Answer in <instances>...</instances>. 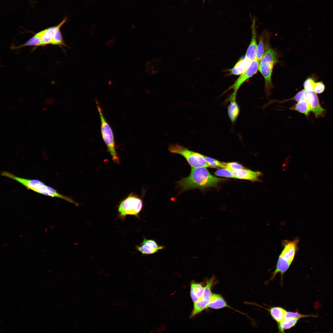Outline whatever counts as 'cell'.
<instances>
[{
    "instance_id": "cell-25",
    "label": "cell",
    "mask_w": 333,
    "mask_h": 333,
    "mask_svg": "<svg viewBox=\"0 0 333 333\" xmlns=\"http://www.w3.org/2000/svg\"><path fill=\"white\" fill-rule=\"evenodd\" d=\"M204 159L209 167L225 168L224 162L212 158L204 156Z\"/></svg>"
},
{
    "instance_id": "cell-22",
    "label": "cell",
    "mask_w": 333,
    "mask_h": 333,
    "mask_svg": "<svg viewBox=\"0 0 333 333\" xmlns=\"http://www.w3.org/2000/svg\"><path fill=\"white\" fill-rule=\"evenodd\" d=\"M291 110L297 111L308 116L310 111V107L308 102L306 101L298 102L290 109Z\"/></svg>"
},
{
    "instance_id": "cell-16",
    "label": "cell",
    "mask_w": 333,
    "mask_h": 333,
    "mask_svg": "<svg viewBox=\"0 0 333 333\" xmlns=\"http://www.w3.org/2000/svg\"><path fill=\"white\" fill-rule=\"evenodd\" d=\"M225 307H228L232 309L228 304L224 298L220 295L212 293L208 306V308L214 309H219Z\"/></svg>"
},
{
    "instance_id": "cell-30",
    "label": "cell",
    "mask_w": 333,
    "mask_h": 333,
    "mask_svg": "<svg viewBox=\"0 0 333 333\" xmlns=\"http://www.w3.org/2000/svg\"><path fill=\"white\" fill-rule=\"evenodd\" d=\"M315 83L314 79L311 78L307 79L303 84L304 89L308 92H313L314 87Z\"/></svg>"
},
{
    "instance_id": "cell-20",
    "label": "cell",
    "mask_w": 333,
    "mask_h": 333,
    "mask_svg": "<svg viewBox=\"0 0 333 333\" xmlns=\"http://www.w3.org/2000/svg\"><path fill=\"white\" fill-rule=\"evenodd\" d=\"M299 319L290 318L284 319L278 322V326L279 332L284 333L285 330L289 329L294 327L297 324Z\"/></svg>"
},
{
    "instance_id": "cell-3",
    "label": "cell",
    "mask_w": 333,
    "mask_h": 333,
    "mask_svg": "<svg viewBox=\"0 0 333 333\" xmlns=\"http://www.w3.org/2000/svg\"><path fill=\"white\" fill-rule=\"evenodd\" d=\"M277 61L276 52L268 45L266 46L265 52L260 62L258 69L264 78L265 88L268 94L272 86L271 76L273 68Z\"/></svg>"
},
{
    "instance_id": "cell-4",
    "label": "cell",
    "mask_w": 333,
    "mask_h": 333,
    "mask_svg": "<svg viewBox=\"0 0 333 333\" xmlns=\"http://www.w3.org/2000/svg\"><path fill=\"white\" fill-rule=\"evenodd\" d=\"M96 104L100 117L101 132L102 138L107 146L108 151L112 156L113 160L115 162L118 164L119 159L116 150L114 138L112 130L106 120L102 109L97 101H96Z\"/></svg>"
},
{
    "instance_id": "cell-6",
    "label": "cell",
    "mask_w": 333,
    "mask_h": 333,
    "mask_svg": "<svg viewBox=\"0 0 333 333\" xmlns=\"http://www.w3.org/2000/svg\"><path fill=\"white\" fill-rule=\"evenodd\" d=\"M169 151L173 153L179 154L186 160L191 168L209 167L204 159V156L192 151L178 144H172L169 147Z\"/></svg>"
},
{
    "instance_id": "cell-1",
    "label": "cell",
    "mask_w": 333,
    "mask_h": 333,
    "mask_svg": "<svg viewBox=\"0 0 333 333\" xmlns=\"http://www.w3.org/2000/svg\"><path fill=\"white\" fill-rule=\"evenodd\" d=\"M226 179L219 178L212 175L205 167L191 168L190 173L186 178L177 183L176 187L179 193L195 189L204 190L217 187L220 183Z\"/></svg>"
},
{
    "instance_id": "cell-10",
    "label": "cell",
    "mask_w": 333,
    "mask_h": 333,
    "mask_svg": "<svg viewBox=\"0 0 333 333\" xmlns=\"http://www.w3.org/2000/svg\"><path fill=\"white\" fill-rule=\"evenodd\" d=\"M67 20V18L65 17L57 26L49 27L35 34L40 39L42 46L48 44L51 45L57 30L60 28Z\"/></svg>"
},
{
    "instance_id": "cell-5",
    "label": "cell",
    "mask_w": 333,
    "mask_h": 333,
    "mask_svg": "<svg viewBox=\"0 0 333 333\" xmlns=\"http://www.w3.org/2000/svg\"><path fill=\"white\" fill-rule=\"evenodd\" d=\"M143 206L141 199L132 193L120 204L118 209L119 216L122 218L129 215L138 217Z\"/></svg>"
},
{
    "instance_id": "cell-13",
    "label": "cell",
    "mask_w": 333,
    "mask_h": 333,
    "mask_svg": "<svg viewBox=\"0 0 333 333\" xmlns=\"http://www.w3.org/2000/svg\"><path fill=\"white\" fill-rule=\"evenodd\" d=\"M252 25V36L251 42L247 50L245 57L250 61L254 60L256 58V51L257 47L256 40V33L255 28L256 19H253Z\"/></svg>"
},
{
    "instance_id": "cell-27",
    "label": "cell",
    "mask_w": 333,
    "mask_h": 333,
    "mask_svg": "<svg viewBox=\"0 0 333 333\" xmlns=\"http://www.w3.org/2000/svg\"><path fill=\"white\" fill-rule=\"evenodd\" d=\"M310 94V92H308L305 89L298 92L294 97V99L298 102L302 101H307Z\"/></svg>"
},
{
    "instance_id": "cell-21",
    "label": "cell",
    "mask_w": 333,
    "mask_h": 333,
    "mask_svg": "<svg viewBox=\"0 0 333 333\" xmlns=\"http://www.w3.org/2000/svg\"><path fill=\"white\" fill-rule=\"evenodd\" d=\"M272 318L277 323L280 322L284 319L285 314L286 311L280 307L275 306L270 308L269 309Z\"/></svg>"
},
{
    "instance_id": "cell-9",
    "label": "cell",
    "mask_w": 333,
    "mask_h": 333,
    "mask_svg": "<svg viewBox=\"0 0 333 333\" xmlns=\"http://www.w3.org/2000/svg\"><path fill=\"white\" fill-rule=\"evenodd\" d=\"M260 62L256 58L251 61L246 70L240 75L229 88H232L234 91L237 92L242 84L257 72L259 68Z\"/></svg>"
},
{
    "instance_id": "cell-29",
    "label": "cell",
    "mask_w": 333,
    "mask_h": 333,
    "mask_svg": "<svg viewBox=\"0 0 333 333\" xmlns=\"http://www.w3.org/2000/svg\"><path fill=\"white\" fill-rule=\"evenodd\" d=\"M225 168L231 171L245 169L241 164L236 162H224Z\"/></svg>"
},
{
    "instance_id": "cell-26",
    "label": "cell",
    "mask_w": 333,
    "mask_h": 333,
    "mask_svg": "<svg viewBox=\"0 0 333 333\" xmlns=\"http://www.w3.org/2000/svg\"><path fill=\"white\" fill-rule=\"evenodd\" d=\"M317 316V315L314 314H303L297 312H294L286 311L284 319H286L290 318H295L300 319L303 318L309 317H316Z\"/></svg>"
},
{
    "instance_id": "cell-23",
    "label": "cell",
    "mask_w": 333,
    "mask_h": 333,
    "mask_svg": "<svg viewBox=\"0 0 333 333\" xmlns=\"http://www.w3.org/2000/svg\"><path fill=\"white\" fill-rule=\"evenodd\" d=\"M27 46L38 47L42 46V45L40 39L35 34L24 43L17 46H13L12 47V49H17Z\"/></svg>"
},
{
    "instance_id": "cell-7",
    "label": "cell",
    "mask_w": 333,
    "mask_h": 333,
    "mask_svg": "<svg viewBox=\"0 0 333 333\" xmlns=\"http://www.w3.org/2000/svg\"><path fill=\"white\" fill-rule=\"evenodd\" d=\"M214 276L208 279L205 283L202 295L199 300L194 303L193 309L190 315V318L195 317L197 314L208 308L212 294V289L215 281Z\"/></svg>"
},
{
    "instance_id": "cell-14",
    "label": "cell",
    "mask_w": 333,
    "mask_h": 333,
    "mask_svg": "<svg viewBox=\"0 0 333 333\" xmlns=\"http://www.w3.org/2000/svg\"><path fill=\"white\" fill-rule=\"evenodd\" d=\"M309 103L310 110L317 117L323 116L324 109L321 106L316 93L314 92H310V96L307 101Z\"/></svg>"
},
{
    "instance_id": "cell-18",
    "label": "cell",
    "mask_w": 333,
    "mask_h": 333,
    "mask_svg": "<svg viewBox=\"0 0 333 333\" xmlns=\"http://www.w3.org/2000/svg\"><path fill=\"white\" fill-rule=\"evenodd\" d=\"M250 62L245 56L241 58L232 68L229 70L230 74L241 75L246 70Z\"/></svg>"
},
{
    "instance_id": "cell-19",
    "label": "cell",
    "mask_w": 333,
    "mask_h": 333,
    "mask_svg": "<svg viewBox=\"0 0 333 333\" xmlns=\"http://www.w3.org/2000/svg\"><path fill=\"white\" fill-rule=\"evenodd\" d=\"M291 263V262L284 260L279 256L276 268L269 281L273 280L278 273H280L282 276L283 274L289 269Z\"/></svg>"
},
{
    "instance_id": "cell-31",
    "label": "cell",
    "mask_w": 333,
    "mask_h": 333,
    "mask_svg": "<svg viewBox=\"0 0 333 333\" xmlns=\"http://www.w3.org/2000/svg\"><path fill=\"white\" fill-rule=\"evenodd\" d=\"M325 89V86L321 81L315 83L314 87V92L316 93L320 94L323 92Z\"/></svg>"
},
{
    "instance_id": "cell-24",
    "label": "cell",
    "mask_w": 333,
    "mask_h": 333,
    "mask_svg": "<svg viewBox=\"0 0 333 333\" xmlns=\"http://www.w3.org/2000/svg\"><path fill=\"white\" fill-rule=\"evenodd\" d=\"M266 46H265L263 39L261 37L257 46L256 51V58L259 61H260L264 55Z\"/></svg>"
},
{
    "instance_id": "cell-2",
    "label": "cell",
    "mask_w": 333,
    "mask_h": 333,
    "mask_svg": "<svg viewBox=\"0 0 333 333\" xmlns=\"http://www.w3.org/2000/svg\"><path fill=\"white\" fill-rule=\"evenodd\" d=\"M1 175L14 180L20 183L28 189L36 192L52 197H56L64 199L77 205V203L70 198L59 193L55 189L44 184L41 181L35 179L23 178L15 175L8 172L3 171Z\"/></svg>"
},
{
    "instance_id": "cell-17",
    "label": "cell",
    "mask_w": 333,
    "mask_h": 333,
    "mask_svg": "<svg viewBox=\"0 0 333 333\" xmlns=\"http://www.w3.org/2000/svg\"><path fill=\"white\" fill-rule=\"evenodd\" d=\"M205 283L192 281L190 283V294L194 303L197 302L203 294Z\"/></svg>"
},
{
    "instance_id": "cell-32",
    "label": "cell",
    "mask_w": 333,
    "mask_h": 333,
    "mask_svg": "<svg viewBox=\"0 0 333 333\" xmlns=\"http://www.w3.org/2000/svg\"><path fill=\"white\" fill-rule=\"evenodd\" d=\"M54 102V100L53 99H47L45 103L47 104H52Z\"/></svg>"
},
{
    "instance_id": "cell-28",
    "label": "cell",
    "mask_w": 333,
    "mask_h": 333,
    "mask_svg": "<svg viewBox=\"0 0 333 333\" xmlns=\"http://www.w3.org/2000/svg\"><path fill=\"white\" fill-rule=\"evenodd\" d=\"M215 174L219 176L234 178L232 171L226 168L217 170L215 172Z\"/></svg>"
},
{
    "instance_id": "cell-12",
    "label": "cell",
    "mask_w": 333,
    "mask_h": 333,
    "mask_svg": "<svg viewBox=\"0 0 333 333\" xmlns=\"http://www.w3.org/2000/svg\"><path fill=\"white\" fill-rule=\"evenodd\" d=\"M234 178L257 181L262 173L259 171H253L245 169L232 171Z\"/></svg>"
},
{
    "instance_id": "cell-11",
    "label": "cell",
    "mask_w": 333,
    "mask_h": 333,
    "mask_svg": "<svg viewBox=\"0 0 333 333\" xmlns=\"http://www.w3.org/2000/svg\"><path fill=\"white\" fill-rule=\"evenodd\" d=\"M136 249L143 255L154 254L165 248L158 245L154 240L144 238L142 242L136 246Z\"/></svg>"
},
{
    "instance_id": "cell-15",
    "label": "cell",
    "mask_w": 333,
    "mask_h": 333,
    "mask_svg": "<svg viewBox=\"0 0 333 333\" xmlns=\"http://www.w3.org/2000/svg\"><path fill=\"white\" fill-rule=\"evenodd\" d=\"M236 94L232 92L229 98L230 103L227 108L228 115L232 123L236 120L240 113V108L236 98Z\"/></svg>"
},
{
    "instance_id": "cell-8",
    "label": "cell",
    "mask_w": 333,
    "mask_h": 333,
    "mask_svg": "<svg viewBox=\"0 0 333 333\" xmlns=\"http://www.w3.org/2000/svg\"><path fill=\"white\" fill-rule=\"evenodd\" d=\"M299 241L298 238L292 241L283 240L282 244L283 249L279 256L284 260L292 263L298 249Z\"/></svg>"
}]
</instances>
